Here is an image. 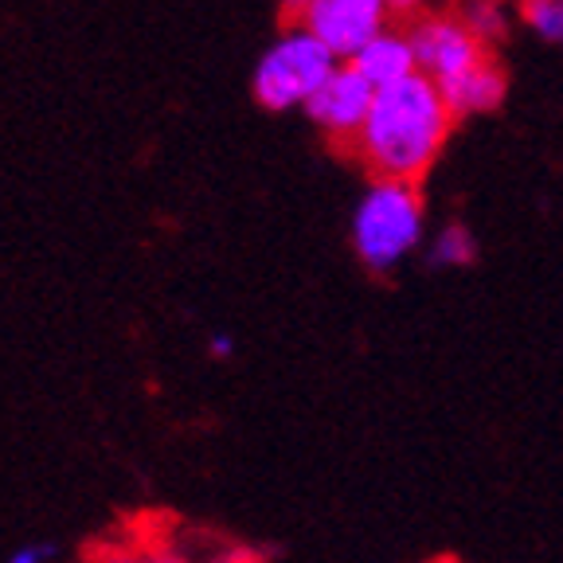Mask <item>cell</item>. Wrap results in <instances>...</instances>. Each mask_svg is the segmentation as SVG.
I'll return each instance as SVG.
<instances>
[{
  "instance_id": "3957f363",
  "label": "cell",
  "mask_w": 563,
  "mask_h": 563,
  "mask_svg": "<svg viewBox=\"0 0 563 563\" xmlns=\"http://www.w3.org/2000/svg\"><path fill=\"white\" fill-rule=\"evenodd\" d=\"M336 67H341V59L333 47L321 44L306 24H294L255 63L251 90L266 110H306V102Z\"/></svg>"
},
{
  "instance_id": "2e32d148",
  "label": "cell",
  "mask_w": 563,
  "mask_h": 563,
  "mask_svg": "<svg viewBox=\"0 0 563 563\" xmlns=\"http://www.w3.org/2000/svg\"><path fill=\"white\" fill-rule=\"evenodd\" d=\"M114 563H130V560H114ZM145 563H185V560H145Z\"/></svg>"
},
{
  "instance_id": "4fadbf2b",
  "label": "cell",
  "mask_w": 563,
  "mask_h": 563,
  "mask_svg": "<svg viewBox=\"0 0 563 563\" xmlns=\"http://www.w3.org/2000/svg\"><path fill=\"white\" fill-rule=\"evenodd\" d=\"M208 356H211V361H231V356H235V336H231V333H216L208 341Z\"/></svg>"
},
{
  "instance_id": "7c38bea8",
  "label": "cell",
  "mask_w": 563,
  "mask_h": 563,
  "mask_svg": "<svg viewBox=\"0 0 563 563\" xmlns=\"http://www.w3.org/2000/svg\"><path fill=\"white\" fill-rule=\"evenodd\" d=\"M55 555H59V544H52V540H27V544L12 548L4 563H52Z\"/></svg>"
},
{
  "instance_id": "e0dca14e",
  "label": "cell",
  "mask_w": 563,
  "mask_h": 563,
  "mask_svg": "<svg viewBox=\"0 0 563 563\" xmlns=\"http://www.w3.org/2000/svg\"><path fill=\"white\" fill-rule=\"evenodd\" d=\"M525 4H532V0H525Z\"/></svg>"
},
{
  "instance_id": "30bf717a",
  "label": "cell",
  "mask_w": 563,
  "mask_h": 563,
  "mask_svg": "<svg viewBox=\"0 0 563 563\" xmlns=\"http://www.w3.org/2000/svg\"><path fill=\"white\" fill-rule=\"evenodd\" d=\"M462 20H466L470 32H474L485 47L501 44L505 35L512 32V12L505 0H466Z\"/></svg>"
},
{
  "instance_id": "277c9868",
  "label": "cell",
  "mask_w": 563,
  "mask_h": 563,
  "mask_svg": "<svg viewBox=\"0 0 563 563\" xmlns=\"http://www.w3.org/2000/svg\"><path fill=\"white\" fill-rule=\"evenodd\" d=\"M372 102H376V87L344 59L341 67L321 82V90L306 102V114L325 137L341 141V145H352L356 133L364 130V122H368Z\"/></svg>"
},
{
  "instance_id": "ba28073f",
  "label": "cell",
  "mask_w": 563,
  "mask_h": 563,
  "mask_svg": "<svg viewBox=\"0 0 563 563\" xmlns=\"http://www.w3.org/2000/svg\"><path fill=\"white\" fill-rule=\"evenodd\" d=\"M349 63L361 70L376 90L391 87V82H404L407 75L419 70V55H415L411 32H387V27L379 35H372L368 44L352 55Z\"/></svg>"
},
{
  "instance_id": "9a60e30c",
  "label": "cell",
  "mask_w": 563,
  "mask_h": 563,
  "mask_svg": "<svg viewBox=\"0 0 563 563\" xmlns=\"http://www.w3.org/2000/svg\"><path fill=\"white\" fill-rule=\"evenodd\" d=\"M391 4V12H415V9H422L427 0H387Z\"/></svg>"
},
{
  "instance_id": "5bb4252c",
  "label": "cell",
  "mask_w": 563,
  "mask_h": 563,
  "mask_svg": "<svg viewBox=\"0 0 563 563\" xmlns=\"http://www.w3.org/2000/svg\"><path fill=\"white\" fill-rule=\"evenodd\" d=\"M306 4H309V0H282V12H286V16L298 20L301 12H306Z\"/></svg>"
},
{
  "instance_id": "5b68a950",
  "label": "cell",
  "mask_w": 563,
  "mask_h": 563,
  "mask_svg": "<svg viewBox=\"0 0 563 563\" xmlns=\"http://www.w3.org/2000/svg\"><path fill=\"white\" fill-rule=\"evenodd\" d=\"M387 12H391L387 0H309L298 24L333 47L336 59H352L372 35L387 27Z\"/></svg>"
},
{
  "instance_id": "8fae6325",
  "label": "cell",
  "mask_w": 563,
  "mask_h": 563,
  "mask_svg": "<svg viewBox=\"0 0 563 563\" xmlns=\"http://www.w3.org/2000/svg\"><path fill=\"white\" fill-rule=\"evenodd\" d=\"M525 20L544 44H563V0H532L525 4Z\"/></svg>"
},
{
  "instance_id": "52a82bcc",
  "label": "cell",
  "mask_w": 563,
  "mask_h": 563,
  "mask_svg": "<svg viewBox=\"0 0 563 563\" xmlns=\"http://www.w3.org/2000/svg\"><path fill=\"white\" fill-rule=\"evenodd\" d=\"M442 98L450 102L454 118H477L489 114L505 102V90H509V79H505V67L493 55H485L482 63H474L470 70L454 75V79L439 82Z\"/></svg>"
},
{
  "instance_id": "7a4b0ae2",
  "label": "cell",
  "mask_w": 563,
  "mask_h": 563,
  "mask_svg": "<svg viewBox=\"0 0 563 563\" xmlns=\"http://www.w3.org/2000/svg\"><path fill=\"white\" fill-rule=\"evenodd\" d=\"M427 211L415 180L376 176L352 211V251L372 274H391L419 251Z\"/></svg>"
},
{
  "instance_id": "9c48e42d",
  "label": "cell",
  "mask_w": 563,
  "mask_h": 563,
  "mask_svg": "<svg viewBox=\"0 0 563 563\" xmlns=\"http://www.w3.org/2000/svg\"><path fill=\"white\" fill-rule=\"evenodd\" d=\"M477 263V239L466 223H446L431 243L434 271H466Z\"/></svg>"
},
{
  "instance_id": "6da1fadb",
  "label": "cell",
  "mask_w": 563,
  "mask_h": 563,
  "mask_svg": "<svg viewBox=\"0 0 563 563\" xmlns=\"http://www.w3.org/2000/svg\"><path fill=\"white\" fill-rule=\"evenodd\" d=\"M450 130H454V110L442 98L439 82L415 70L404 82L376 90L372 114L352 141V150L376 176L419 180L446 150Z\"/></svg>"
},
{
  "instance_id": "8992f818",
  "label": "cell",
  "mask_w": 563,
  "mask_h": 563,
  "mask_svg": "<svg viewBox=\"0 0 563 563\" xmlns=\"http://www.w3.org/2000/svg\"><path fill=\"white\" fill-rule=\"evenodd\" d=\"M411 44L419 55V70L431 75L434 82H446L462 70H470L474 63H482L489 55V47L470 32V24L462 16H422L411 27Z\"/></svg>"
}]
</instances>
